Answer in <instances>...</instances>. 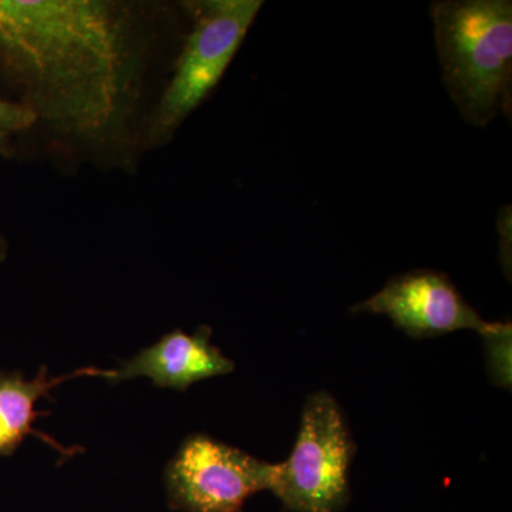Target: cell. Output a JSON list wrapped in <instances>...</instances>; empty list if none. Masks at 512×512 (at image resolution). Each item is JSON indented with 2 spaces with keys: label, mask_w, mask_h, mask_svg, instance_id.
Instances as JSON below:
<instances>
[{
  "label": "cell",
  "mask_w": 512,
  "mask_h": 512,
  "mask_svg": "<svg viewBox=\"0 0 512 512\" xmlns=\"http://www.w3.org/2000/svg\"><path fill=\"white\" fill-rule=\"evenodd\" d=\"M429 12L441 79L461 117L480 128L511 117V0H439Z\"/></svg>",
  "instance_id": "cell-2"
},
{
  "label": "cell",
  "mask_w": 512,
  "mask_h": 512,
  "mask_svg": "<svg viewBox=\"0 0 512 512\" xmlns=\"http://www.w3.org/2000/svg\"><path fill=\"white\" fill-rule=\"evenodd\" d=\"M138 6L114 0H0V70L37 124L104 150L130 136L148 55Z\"/></svg>",
  "instance_id": "cell-1"
},
{
  "label": "cell",
  "mask_w": 512,
  "mask_h": 512,
  "mask_svg": "<svg viewBox=\"0 0 512 512\" xmlns=\"http://www.w3.org/2000/svg\"><path fill=\"white\" fill-rule=\"evenodd\" d=\"M6 251H8V247H6V241L3 239L2 235H0V261L5 259Z\"/></svg>",
  "instance_id": "cell-12"
},
{
  "label": "cell",
  "mask_w": 512,
  "mask_h": 512,
  "mask_svg": "<svg viewBox=\"0 0 512 512\" xmlns=\"http://www.w3.org/2000/svg\"><path fill=\"white\" fill-rule=\"evenodd\" d=\"M498 229H500L501 239V261L505 271H508V278H511V211H501L500 220H498Z\"/></svg>",
  "instance_id": "cell-11"
},
{
  "label": "cell",
  "mask_w": 512,
  "mask_h": 512,
  "mask_svg": "<svg viewBox=\"0 0 512 512\" xmlns=\"http://www.w3.org/2000/svg\"><path fill=\"white\" fill-rule=\"evenodd\" d=\"M183 5L190 28L175 60L173 76L147 121L143 143L148 147L170 141L185 120L210 99L264 2L197 0Z\"/></svg>",
  "instance_id": "cell-3"
},
{
  "label": "cell",
  "mask_w": 512,
  "mask_h": 512,
  "mask_svg": "<svg viewBox=\"0 0 512 512\" xmlns=\"http://www.w3.org/2000/svg\"><path fill=\"white\" fill-rule=\"evenodd\" d=\"M275 463L194 433L178 447L164 471L171 510L242 512L249 498L271 488Z\"/></svg>",
  "instance_id": "cell-5"
},
{
  "label": "cell",
  "mask_w": 512,
  "mask_h": 512,
  "mask_svg": "<svg viewBox=\"0 0 512 512\" xmlns=\"http://www.w3.org/2000/svg\"><path fill=\"white\" fill-rule=\"evenodd\" d=\"M355 451L338 400L328 392L313 393L303 404L291 456L275 463L269 491L291 512H339L350 500Z\"/></svg>",
  "instance_id": "cell-4"
},
{
  "label": "cell",
  "mask_w": 512,
  "mask_h": 512,
  "mask_svg": "<svg viewBox=\"0 0 512 512\" xmlns=\"http://www.w3.org/2000/svg\"><path fill=\"white\" fill-rule=\"evenodd\" d=\"M80 376H101L111 380L114 370H99L94 367L80 369L62 377L47 376L42 367L35 379H23L22 373H2L0 375V456H12L25 437L33 431V423L39 416L36 412L37 400L49 397L66 380Z\"/></svg>",
  "instance_id": "cell-8"
},
{
  "label": "cell",
  "mask_w": 512,
  "mask_h": 512,
  "mask_svg": "<svg viewBox=\"0 0 512 512\" xmlns=\"http://www.w3.org/2000/svg\"><path fill=\"white\" fill-rule=\"evenodd\" d=\"M211 336L210 326H201L192 335L181 329L173 330L121 363L110 382L148 377L157 387L185 392L200 380L229 375L234 372L235 363L212 345Z\"/></svg>",
  "instance_id": "cell-7"
},
{
  "label": "cell",
  "mask_w": 512,
  "mask_h": 512,
  "mask_svg": "<svg viewBox=\"0 0 512 512\" xmlns=\"http://www.w3.org/2000/svg\"><path fill=\"white\" fill-rule=\"evenodd\" d=\"M350 312L387 316L413 339L436 338L466 329L483 335L493 326V322L481 318L446 274L431 269L394 276Z\"/></svg>",
  "instance_id": "cell-6"
},
{
  "label": "cell",
  "mask_w": 512,
  "mask_h": 512,
  "mask_svg": "<svg viewBox=\"0 0 512 512\" xmlns=\"http://www.w3.org/2000/svg\"><path fill=\"white\" fill-rule=\"evenodd\" d=\"M511 323L493 322L490 330L483 333L487 367L494 384L511 387Z\"/></svg>",
  "instance_id": "cell-9"
},
{
  "label": "cell",
  "mask_w": 512,
  "mask_h": 512,
  "mask_svg": "<svg viewBox=\"0 0 512 512\" xmlns=\"http://www.w3.org/2000/svg\"><path fill=\"white\" fill-rule=\"evenodd\" d=\"M37 124L36 116L18 101L0 97V156L15 154V140Z\"/></svg>",
  "instance_id": "cell-10"
}]
</instances>
